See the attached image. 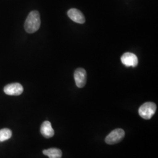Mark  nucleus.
Returning <instances> with one entry per match:
<instances>
[{
  "label": "nucleus",
  "mask_w": 158,
  "mask_h": 158,
  "mask_svg": "<svg viewBox=\"0 0 158 158\" xmlns=\"http://www.w3.org/2000/svg\"><path fill=\"white\" fill-rule=\"evenodd\" d=\"M40 18L39 12L32 11L29 14L24 24V28L27 32L32 34L36 32L40 26Z\"/></svg>",
  "instance_id": "obj_1"
},
{
  "label": "nucleus",
  "mask_w": 158,
  "mask_h": 158,
  "mask_svg": "<svg viewBox=\"0 0 158 158\" xmlns=\"http://www.w3.org/2000/svg\"><path fill=\"white\" fill-rule=\"evenodd\" d=\"M156 105L152 102H147L139 108L138 113L142 118L150 119L156 113Z\"/></svg>",
  "instance_id": "obj_2"
},
{
  "label": "nucleus",
  "mask_w": 158,
  "mask_h": 158,
  "mask_svg": "<svg viewBox=\"0 0 158 158\" xmlns=\"http://www.w3.org/2000/svg\"><path fill=\"white\" fill-rule=\"evenodd\" d=\"M124 136V131L121 128H117L112 131L106 136L105 141L108 145H114L121 141Z\"/></svg>",
  "instance_id": "obj_3"
},
{
  "label": "nucleus",
  "mask_w": 158,
  "mask_h": 158,
  "mask_svg": "<svg viewBox=\"0 0 158 158\" xmlns=\"http://www.w3.org/2000/svg\"><path fill=\"white\" fill-rule=\"evenodd\" d=\"M74 78L76 85L79 88H83L86 84L87 73L83 68L77 69L74 73Z\"/></svg>",
  "instance_id": "obj_4"
},
{
  "label": "nucleus",
  "mask_w": 158,
  "mask_h": 158,
  "mask_svg": "<svg viewBox=\"0 0 158 158\" xmlns=\"http://www.w3.org/2000/svg\"><path fill=\"white\" fill-rule=\"evenodd\" d=\"M121 60L123 64L126 67L135 68L138 66V59L134 53L127 52L123 55L121 57Z\"/></svg>",
  "instance_id": "obj_5"
},
{
  "label": "nucleus",
  "mask_w": 158,
  "mask_h": 158,
  "mask_svg": "<svg viewBox=\"0 0 158 158\" xmlns=\"http://www.w3.org/2000/svg\"><path fill=\"white\" fill-rule=\"evenodd\" d=\"M23 88L20 83H15L6 85L4 87V91L9 96H19L23 93Z\"/></svg>",
  "instance_id": "obj_6"
},
{
  "label": "nucleus",
  "mask_w": 158,
  "mask_h": 158,
  "mask_svg": "<svg viewBox=\"0 0 158 158\" xmlns=\"http://www.w3.org/2000/svg\"><path fill=\"white\" fill-rule=\"evenodd\" d=\"M69 17L74 23H85V18L83 13L79 10L76 8H72L68 12Z\"/></svg>",
  "instance_id": "obj_7"
},
{
  "label": "nucleus",
  "mask_w": 158,
  "mask_h": 158,
  "mask_svg": "<svg viewBox=\"0 0 158 158\" xmlns=\"http://www.w3.org/2000/svg\"><path fill=\"white\" fill-rule=\"evenodd\" d=\"M40 132L46 138H51L55 134V131L52 127V124L48 121H46L42 123L40 127Z\"/></svg>",
  "instance_id": "obj_8"
},
{
  "label": "nucleus",
  "mask_w": 158,
  "mask_h": 158,
  "mask_svg": "<svg viewBox=\"0 0 158 158\" xmlns=\"http://www.w3.org/2000/svg\"><path fill=\"white\" fill-rule=\"evenodd\" d=\"M43 153L49 158H61L62 156V152L58 148H49L43 151Z\"/></svg>",
  "instance_id": "obj_9"
},
{
  "label": "nucleus",
  "mask_w": 158,
  "mask_h": 158,
  "mask_svg": "<svg viewBox=\"0 0 158 158\" xmlns=\"http://www.w3.org/2000/svg\"><path fill=\"white\" fill-rule=\"evenodd\" d=\"M12 131L8 128L0 130V142H4L11 138Z\"/></svg>",
  "instance_id": "obj_10"
}]
</instances>
